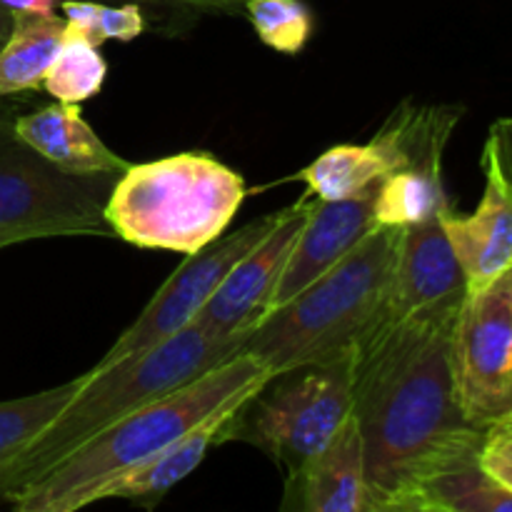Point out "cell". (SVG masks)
<instances>
[{
	"label": "cell",
	"instance_id": "cell-1",
	"mask_svg": "<svg viewBox=\"0 0 512 512\" xmlns=\"http://www.w3.org/2000/svg\"><path fill=\"white\" fill-rule=\"evenodd\" d=\"M455 320H380L353 348V418L370 512H398L420 480L478 460L485 430L460 413L450 370Z\"/></svg>",
	"mask_w": 512,
	"mask_h": 512
},
{
	"label": "cell",
	"instance_id": "cell-2",
	"mask_svg": "<svg viewBox=\"0 0 512 512\" xmlns=\"http://www.w3.org/2000/svg\"><path fill=\"white\" fill-rule=\"evenodd\" d=\"M270 370L255 355L238 353L228 363L190 380L183 388L150 400L143 408L100 430L58 465L20 490L10 505L18 512H75L98 503L103 488L150 455L203 423L213 413L243 405Z\"/></svg>",
	"mask_w": 512,
	"mask_h": 512
},
{
	"label": "cell",
	"instance_id": "cell-3",
	"mask_svg": "<svg viewBox=\"0 0 512 512\" xmlns=\"http://www.w3.org/2000/svg\"><path fill=\"white\" fill-rule=\"evenodd\" d=\"M245 340L248 338H220L190 323L173 338L143 353L85 373L83 385L70 398L63 413L43 430L33 448L10 470L0 488V503H10L20 490L28 488L33 480L48 473L65 455L115 420L228 363L230 358L243 353Z\"/></svg>",
	"mask_w": 512,
	"mask_h": 512
},
{
	"label": "cell",
	"instance_id": "cell-4",
	"mask_svg": "<svg viewBox=\"0 0 512 512\" xmlns=\"http://www.w3.org/2000/svg\"><path fill=\"white\" fill-rule=\"evenodd\" d=\"M403 228L375 225L338 265L273 310L243 345L270 373L350 353L380 320Z\"/></svg>",
	"mask_w": 512,
	"mask_h": 512
},
{
	"label": "cell",
	"instance_id": "cell-5",
	"mask_svg": "<svg viewBox=\"0 0 512 512\" xmlns=\"http://www.w3.org/2000/svg\"><path fill=\"white\" fill-rule=\"evenodd\" d=\"M245 180L203 153L128 165L105 203L118 238L138 248L193 255L218 240L245 198Z\"/></svg>",
	"mask_w": 512,
	"mask_h": 512
},
{
	"label": "cell",
	"instance_id": "cell-6",
	"mask_svg": "<svg viewBox=\"0 0 512 512\" xmlns=\"http://www.w3.org/2000/svg\"><path fill=\"white\" fill-rule=\"evenodd\" d=\"M353 415V350L273 373L230 418L223 440L258 445L295 478Z\"/></svg>",
	"mask_w": 512,
	"mask_h": 512
},
{
	"label": "cell",
	"instance_id": "cell-7",
	"mask_svg": "<svg viewBox=\"0 0 512 512\" xmlns=\"http://www.w3.org/2000/svg\"><path fill=\"white\" fill-rule=\"evenodd\" d=\"M118 175L55 168L0 120V248L50 235H108L105 203Z\"/></svg>",
	"mask_w": 512,
	"mask_h": 512
},
{
	"label": "cell",
	"instance_id": "cell-8",
	"mask_svg": "<svg viewBox=\"0 0 512 512\" xmlns=\"http://www.w3.org/2000/svg\"><path fill=\"white\" fill-rule=\"evenodd\" d=\"M450 370L460 413L488 430L512 415V303L498 288L470 295L450 338Z\"/></svg>",
	"mask_w": 512,
	"mask_h": 512
},
{
	"label": "cell",
	"instance_id": "cell-9",
	"mask_svg": "<svg viewBox=\"0 0 512 512\" xmlns=\"http://www.w3.org/2000/svg\"><path fill=\"white\" fill-rule=\"evenodd\" d=\"M278 218L280 210L263 215V218H255L245 228L235 230L225 238L220 235L218 240L205 245L203 250L188 255L185 263L165 280L163 288L150 298V303L133 320V325L95 363V370L108 368V365L130 358V355L143 353V350L153 348V345L163 343V340L173 338L175 333L188 328L198 318L200 310L205 308L210 295L223 283L228 270L270 233Z\"/></svg>",
	"mask_w": 512,
	"mask_h": 512
},
{
	"label": "cell",
	"instance_id": "cell-10",
	"mask_svg": "<svg viewBox=\"0 0 512 512\" xmlns=\"http://www.w3.org/2000/svg\"><path fill=\"white\" fill-rule=\"evenodd\" d=\"M313 195L280 210L278 223L258 245L248 250L218 285L198 318L193 320L205 333L220 338H248L268 315L270 298L283 275L295 238L308 220Z\"/></svg>",
	"mask_w": 512,
	"mask_h": 512
},
{
	"label": "cell",
	"instance_id": "cell-11",
	"mask_svg": "<svg viewBox=\"0 0 512 512\" xmlns=\"http://www.w3.org/2000/svg\"><path fill=\"white\" fill-rule=\"evenodd\" d=\"M465 300L468 285L440 215L403 228L380 320L458 315Z\"/></svg>",
	"mask_w": 512,
	"mask_h": 512
},
{
	"label": "cell",
	"instance_id": "cell-12",
	"mask_svg": "<svg viewBox=\"0 0 512 512\" xmlns=\"http://www.w3.org/2000/svg\"><path fill=\"white\" fill-rule=\"evenodd\" d=\"M485 190L478 208L470 215H458L453 208L440 213L445 235L463 268L470 295L493 288L512 265V188L498 163L483 150Z\"/></svg>",
	"mask_w": 512,
	"mask_h": 512
},
{
	"label": "cell",
	"instance_id": "cell-13",
	"mask_svg": "<svg viewBox=\"0 0 512 512\" xmlns=\"http://www.w3.org/2000/svg\"><path fill=\"white\" fill-rule=\"evenodd\" d=\"M375 228L373 195L353 200L313 198L308 220L295 238L283 275L270 298L268 315L338 265ZM265 315V318H268Z\"/></svg>",
	"mask_w": 512,
	"mask_h": 512
},
{
	"label": "cell",
	"instance_id": "cell-14",
	"mask_svg": "<svg viewBox=\"0 0 512 512\" xmlns=\"http://www.w3.org/2000/svg\"><path fill=\"white\" fill-rule=\"evenodd\" d=\"M285 510L370 512L363 438L350 415L328 445L295 475L285 493Z\"/></svg>",
	"mask_w": 512,
	"mask_h": 512
},
{
	"label": "cell",
	"instance_id": "cell-15",
	"mask_svg": "<svg viewBox=\"0 0 512 512\" xmlns=\"http://www.w3.org/2000/svg\"><path fill=\"white\" fill-rule=\"evenodd\" d=\"M13 133L25 145L43 155L55 168L73 175H120L128 160L108 148L100 135L85 123L78 103L45 105L35 113L20 115L13 123Z\"/></svg>",
	"mask_w": 512,
	"mask_h": 512
},
{
	"label": "cell",
	"instance_id": "cell-16",
	"mask_svg": "<svg viewBox=\"0 0 512 512\" xmlns=\"http://www.w3.org/2000/svg\"><path fill=\"white\" fill-rule=\"evenodd\" d=\"M240 405L233 408H225L213 413L210 418H205L203 423H198L195 428H190L188 433L180 435L175 443H170L168 448H163L160 453L150 455L148 460H143L140 465H135L133 470H128L125 475H120L118 480L103 488L100 500H145V498H158V495L168 493L173 485H178L180 480L188 478L203 458L208 455V450L215 443H223L225 425L230 423V418L235 415Z\"/></svg>",
	"mask_w": 512,
	"mask_h": 512
},
{
	"label": "cell",
	"instance_id": "cell-17",
	"mask_svg": "<svg viewBox=\"0 0 512 512\" xmlns=\"http://www.w3.org/2000/svg\"><path fill=\"white\" fill-rule=\"evenodd\" d=\"M460 120L455 108H420L403 105L378 130L375 143L388 153L395 170L413 168L443 173V153Z\"/></svg>",
	"mask_w": 512,
	"mask_h": 512
},
{
	"label": "cell",
	"instance_id": "cell-18",
	"mask_svg": "<svg viewBox=\"0 0 512 512\" xmlns=\"http://www.w3.org/2000/svg\"><path fill=\"white\" fill-rule=\"evenodd\" d=\"M68 23L55 13H13V30L0 48V98L43 85Z\"/></svg>",
	"mask_w": 512,
	"mask_h": 512
},
{
	"label": "cell",
	"instance_id": "cell-19",
	"mask_svg": "<svg viewBox=\"0 0 512 512\" xmlns=\"http://www.w3.org/2000/svg\"><path fill=\"white\" fill-rule=\"evenodd\" d=\"M398 512H512V493L470 460L420 480Z\"/></svg>",
	"mask_w": 512,
	"mask_h": 512
},
{
	"label": "cell",
	"instance_id": "cell-20",
	"mask_svg": "<svg viewBox=\"0 0 512 512\" xmlns=\"http://www.w3.org/2000/svg\"><path fill=\"white\" fill-rule=\"evenodd\" d=\"M393 173L388 153L375 140L368 145H335L303 168L300 180L318 200L368 198Z\"/></svg>",
	"mask_w": 512,
	"mask_h": 512
},
{
	"label": "cell",
	"instance_id": "cell-21",
	"mask_svg": "<svg viewBox=\"0 0 512 512\" xmlns=\"http://www.w3.org/2000/svg\"><path fill=\"white\" fill-rule=\"evenodd\" d=\"M83 380L85 375H80V378L68 380L58 388L0 403V488H3L10 470L18 465V460L43 435V430L63 413V408L78 393Z\"/></svg>",
	"mask_w": 512,
	"mask_h": 512
},
{
	"label": "cell",
	"instance_id": "cell-22",
	"mask_svg": "<svg viewBox=\"0 0 512 512\" xmlns=\"http://www.w3.org/2000/svg\"><path fill=\"white\" fill-rule=\"evenodd\" d=\"M448 208L443 173H430V170H395L380 180L378 190L373 193L375 225L408 228L438 218Z\"/></svg>",
	"mask_w": 512,
	"mask_h": 512
},
{
	"label": "cell",
	"instance_id": "cell-23",
	"mask_svg": "<svg viewBox=\"0 0 512 512\" xmlns=\"http://www.w3.org/2000/svg\"><path fill=\"white\" fill-rule=\"evenodd\" d=\"M98 48L100 45L85 38L78 28L68 25L63 43H60L58 53H55L48 73H45V93L53 95V100H58V103L78 105L98 95L105 83V75H108V63Z\"/></svg>",
	"mask_w": 512,
	"mask_h": 512
},
{
	"label": "cell",
	"instance_id": "cell-24",
	"mask_svg": "<svg viewBox=\"0 0 512 512\" xmlns=\"http://www.w3.org/2000/svg\"><path fill=\"white\" fill-rule=\"evenodd\" d=\"M248 18L268 48L295 55L313 33V15L300 0H248Z\"/></svg>",
	"mask_w": 512,
	"mask_h": 512
},
{
	"label": "cell",
	"instance_id": "cell-25",
	"mask_svg": "<svg viewBox=\"0 0 512 512\" xmlns=\"http://www.w3.org/2000/svg\"><path fill=\"white\" fill-rule=\"evenodd\" d=\"M60 8H63L65 23L78 28L95 45H103L105 40L128 43L143 35L145 30L143 13L135 3L103 5L90 3V0H65Z\"/></svg>",
	"mask_w": 512,
	"mask_h": 512
},
{
	"label": "cell",
	"instance_id": "cell-26",
	"mask_svg": "<svg viewBox=\"0 0 512 512\" xmlns=\"http://www.w3.org/2000/svg\"><path fill=\"white\" fill-rule=\"evenodd\" d=\"M478 463L495 483L512 493V425L498 423L485 430Z\"/></svg>",
	"mask_w": 512,
	"mask_h": 512
},
{
	"label": "cell",
	"instance_id": "cell-27",
	"mask_svg": "<svg viewBox=\"0 0 512 512\" xmlns=\"http://www.w3.org/2000/svg\"><path fill=\"white\" fill-rule=\"evenodd\" d=\"M485 148L490 150V155L498 163V170L512 188V118L495 120L488 140H485Z\"/></svg>",
	"mask_w": 512,
	"mask_h": 512
},
{
	"label": "cell",
	"instance_id": "cell-28",
	"mask_svg": "<svg viewBox=\"0 0 512 512\" xmlns=\"http://www.w3.org/2000/svg\"><path fill=\"white\" fill-rule=\"evenodd\" d=\"M10 13H35V15H50L55 13L58 0H0Z\"/></svg>",
	"mask_w": 512,
	"mask_h": 512
},
{
	"label": "cell",
	"instance_id": "cell-29",
	"mask_svg": "<svg viewBox=\"0 0 512 512\" xmlns=\"http://www.w3.org/2000/svg\"><path fill=\"white\" fill-rule=\"evenodd\" d=\"M170 3H185L195 5V8H235V5H245L248 0H170Z\"/></svg>",
	"mask_w": 512,
	"mask_h": 512
},
{
	"label": "cell",
	"instance_id": "cell-30",
	"mask_svg": "<svg viewBox=\"0 0 512 512\" xmlns=\"http://www.w3.org/2000/svg\"><path fill=\"white\" fill-rule=\"evenodd\" d=\"M10 30H13V13L0 3V48H3V43L8 40Z\"/></svg>",
	"mask_w": 512,
	"mask_h": 512
},
{
	"label": "cell",
	"instance_id": "cell-31",
	"mask_svg": "<svg viewBox=\"0 0 512 512\" xmlns=\"http://www.w3.org/2000/svg\"><path fill=\"white\" fill-rule=\"evenodd\" d=\"M495 288H498L500 293H503L505 298H508L510 303H512V265H510L508 270H505V275H503V278H500L498 283H495Z\"/></svg>",
	"mask_w": 512,
	"mask_h": 512
},
{
	"label": "cell",
	"instance_id": "cell-32",
	"mask_svg": "<svg viewBox=\"0 0 512 512\" xmlns=\"http://www.w3.org/2000/svg\"><path fill=\"white\" fill-rule=\"evenodd\" d=\"M505 423H508V425H512V415H510V418H508V420H505Z\"/></svg>",
	"mask_w": 512,
	"mask_h": 512
}]
</instances>
